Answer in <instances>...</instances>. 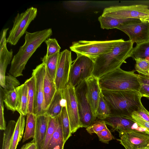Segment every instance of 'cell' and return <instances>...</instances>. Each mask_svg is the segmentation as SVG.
Wrapping results in <instances>:
<instances>
[{
	"label": "cell",
	"instance_id": "34",
	"mask_svg": "<svg viewBox=\"0 0 149 149\" xmlns=\"http://www.w3.org/2000/svg\"><path fill=\"white\" fill-rule=\"evenodd\" d=\"M136 61L135 68L139 74L149 76V60L137 58Z\"/></svg>",
	"mask_w": 149,
	"mask_h": 149
},
{
	"label": "cell",
	"instance_id": "17",
	"mask_svg": "<svg viewBox=\"0 0 149 149\" xmlns=\"http://www.w3.org/2000/svg\"><path fill=\"white\" fill-rule=\"evenodd\" d=\"M50 117L45 114L36 116V125L34 138L31 141L36 145L37 149H42Z\"/></svg>",
	"mask_w": 149,
	"mask_h": 149
},
{
	"label": "cell",
	"instance_id": "28",
	"mask_svg": "<svg viewBox=\"0 0 149 149\" xmlns=\"http://www.w3.org/2000/svg\"><path fill=\"white\" fill-rule=\"evenodd\" d=\"M130 57L134 60L137 58L149 60V40L136 44L131 51Z\"/></svg>",
	"mask_w": 149,
	"mask_h": 149
},
{
	"label": "cell",
	"instance_id": "6",
	"mask_svg": "<svg viewBox=\"0 0 149 149\" xmlns=\"http://www.w3.org/2000/svg\"><path fill=\"white\" fill-rule=\"evenodd\" d=\"M118 19H135L149 22V9L146 5L113 6L105 8L102 15Z\"/></svg>",
	"mask_w": 149,
	"mask_h": 149
},
{
	"label": "cell",
	"instance_id": "21",
	"mask_svg": "<svg viewBox=\"0 0 149 149\" xmlns=\"http://www.w3.org/2000/svg\"><path fill=\"white\" fill-rule=\"evenodd\" d=\"M101 28L103 29L117 28L122 25L131 22L140 20L135 19H118L113 17L100 16L98 18Z\"/></svg>",
	"mask_w": 149,
	"mask_h": 149
},
{
	"label": "cell",
	"instance_id": "15",
	"mask_svg": "<svg viewBox=\"0 0 149 149\" xmlns=\"http://www.w3.org/2000/svg\"><path fill=\"white\" fill-rule=\"evenodd\" d=\"M9 28L3 30L0 42V85L3 88L5 86V73L8 65L12 60L13 51L7 49L6 36Z\"/></svg>",
	"mask_w": 149,
	"mask_h": 149
},
{
	"label": "cell",
	"instance_id": "2",
	"mask_svg": "<svg viewBox=\"0 0 149 149\" xmlns=\"http://www.w3.org/2000/svg\"><path fill=\"white\" fill-rule=\"evenodd\" d=\"M102 92L111 115L132 118L133 113L143 105L141 101L142 97L139 92L102 90Z\"/></svg>",
	"mask_w": 149,
	"mask_h": 149
},
{
	"label": "cell",
	"instance_id": "5",
	"mask_svg": "<svg viewBox=\"0 0 149 149\" xmlns=\"http://www.w3.org/2000/svg\"><path fill=\"white\" fill-rule=\"evenodd\" d=\"M124 40L106 41L80 40L73 42L70 47L77 55L87 56L93 61L99 56L111 51L114 46Z\"/></svg>",
	"mask_w": 149,
	"mask_h": 149
},
{
	"label": "cell",
	"instance_id": "20",
	"mask_svg": "<svg viewBox=\"0 0 149 149\" xmlns=\"http://www.w3.org/2000/svg\"><path fill=\"white\" fill-rule=\"evenodd\" d=\"M57 90L54 80L46 71L44 81V109L45 112Z\"/></svg>",
	"mask_w": 149,
	"mask_h": 149
},
{
	"label": "cell",
	"instance_id": "26",
	"mask_svg": "<svg viewBox=\"0 0 149 149\" xmlns=\"http://www.w3.org/2000/svg\"><path fill=\"white\" fill-rule=\"evenodd\" d=\"M24 83L28 87V103L27 113H33L35 99L36 78L35 76H32L26 80Z\"/></svg>",
	"mask_w": 149,
	"mask_h": 149
},
{
	"label": "cell",
	"instance_id": "33",
	"mask_svg": "<svg viewBox=\"0 0 149 149\" xmlns=\"http://www.w3.org/2000/svg\"><path fill=\"white\" fill-rule=\"evenodd\" d=\"M58 120L59 116L54 118L50 117L42 149H46L49 142L58 126Z\"/></svg>",
	"mask_w": 149,
	"mask_h": 149
},
{
	"label": "cell",
	"instance_id": "38",
	"mask_svg": "<svg viewBox=\"0 0 149 149\" xmlns=\"http://www.w3.org/2000/svg\"><path fill=\"white\" fill-rule=\"evenodd\" d=\"M3 101V89L0 86V129L5 130L6 128V123L4 116V104Z\"/></svg>",
	"mask_w": 149,
	"mask_h": 149
},
{
	"label": "cell",
	"instance_id": "46",
	"mask_svg": "<svg viewBox=\"0 0 149 149\" xmlns=\"http://www.w3.org/2000/svg\"><path fill=\"white\" fill-rule=\"evenodd\" d=\"M138 149H149V145Z\"/></svg>",
	"mask_w": 149,
	"mask_h": 149
},
{
	"label": "cell",
	"instance_id": "14",
	"mask_svg": "<svg viewBox=\"0 0 149 149\" xmlns=\"http://www.w3.org/2000/svg\"><path fill=\"white\" fill-rule=\"evenodd\" d=\"M72 62L70 51L66 49L60 52L54 80L57 90H63L68 84Z\"/></svg>",
	"mask_w": 149,
	"mask_h": 149
},
{
	"label": "cell",
	"instance_id": "13",
	"mask_svg": "<svg viewBox=\"0 0 149 149\" xmlns=\"http://www.w3.org/2000/svg\"><path fill=\"white\" fill-rule=\"evenodd\" d=\"M46 71V65L42 63L33 70L32 75H34L36 78L33 114L36 116L45 113L44 109V81Z\"/></svg>",
	"mask_w": 149,
	"mask_h": 149
},
{
	"label": "cell",
	"instance_id": "19",
	"mask_svg": "<svg viewBox=\"0 0 149 149\" xmlns=\"http://www.w3.org/2000/svg\"><path fill=\"white\" fill-rule=\"evenodd\" d=\"M64 102L63 90H57L46 110L45 114L53 118L59 116L61 112Z\"/></svg>",
	"mask_w": 149,
	"mask_h": 149
},
{
	"label": "cell",
	"instance_id": "45",
	"mask_svg": "<svg viewBox=\"0 0 149 149\" xmlns=\"http://www.w3.org/2000/svg\"><path fill=\"white\" fill-rule=\"evenodd\" d=\"M71 3L77 6H83L85 5L87 2L85 1H70Z\"/></svg>",
	"mask_w": 149,
	"mask_h": 149
},
{
	"label": "cell",
	"instance_id": "30",
	"mask_svg": "<svg viewBox=\"0 0 149 149\" xmlns=\"http://www.w3.org/2000/svg\"><path fill=\"white\" fill-rule=\"evenodd\" d=\"M59 117L61 122L64 140L65 143L69 138L71 136L72 133L71 131L70 122L65 100L62 111Z\"/></svg>",
	"mask_w": 149,
	"mask_h": 149
},
{
	"label": "cell",
	"instance_id": "8",
	"mask_svg": "<svg viewBox=\"0 0 149 149\" xmlns=\"http://www.w3.org/2000/svg\"><path fill=\"white\" fill-rule=\"evenodd\" d=\"M94 61L84 55H77L70 69L68 83L74 87L92 75Z\"/></svg>",
	"mask_w": 149,
	"mask_h": 149
},
{
	"label": "cell",
	"instance_id": "44",
	"mask_svg": "<svg viewBox=\"0 0 149 149\" xmlns=\"http://www.w3.org/2000/svg\"><path fill=\"white\" fill-rule=\"evenodd\" d=\"M20 149H37V148L36 144L31 141L24 145Z\"/></svg>",
	"mask_w": 149,
	"mask_h": 149
},
{
	"label": "cell",
	"instance_id": "7",
	"mask_svg": "<svg viewBox=\"0 0 149 149\" xmlns=\"http://www.w3.org/2000/svg\"><path fill=\"white\" fill-rule=\"evenodd\" d=\"M37 9L33 7L27 8L21 13H18L13 21V24L6 39L7 42L15 45L25 33L31 22L36 17Z\"/></svg>",
	"mask_w": 149,
	"mask_h": 149
},
{
	"label": "cell",
	"instance_id": "29",
	"mask_svg": "<svg viewBox=\"0 0 149 149\" xmlns=\"http://www.w3.org/2000/svg\"><path fill=\"white\" fill-rule=\"evenodd\" d=\"M36 125V116L33 113L26 115V126L23 136L22 142L31 139H33L35 134Z\"/></svg>",
	"mask_w": 149,
	"mask_h": 149
},
{
	"label": "cell",
	"instance_id": "35",
	"mask_svg": "<svg viewBox=\"0 0 149 149\" xmlns=\"http://www.w3.org/2000/svg\"><path fill=\"white\" fill-rule=\"evenodd\" d=\"M47 46V52L45 56H49L59 52L61 47L55 38H48L45 41Z\"/></svg>",
	"mask_w": 149,
	"mask_h": 149
},
{
	"label": "cell",
	"instance_id": "9",
	"mask_svg": "<svg viewBox=\"0 0 149 149\" xmlns=\"http://www.w3.org/2000/svg\"><path fill=\"white\" fill-rule=\"evenodd\" d=\"M63 97L65 100L72 134L82 128L79 114L75 87L68 84L63 90Z\"/></svg>",
	"mask_w": 149,
	"mask_h": 149
},
{
	"label": "cell",
	"instance_id": "27",
	"mask_svg": "<svg viewBox=\"0 0 149 149\" xmlns=\"http://www.w3.org/2000/svg\"><path fill=\"white\" fill-rule=\"evenodd\" d=\"M18 103L17 111L24 116L27 114L28 103V87L24 83L20 85Z\"/></svg>",
	"mask_w": 149,
	"mask_h": 149
},
{
	"label": "cell",
	"instance_id": "4",
	"mask_svg": "<svg viewBox=\"0 0 149 149\" xmlns=\"http://www.w3.org/2000/svg\"><path fill=\"white\" fill-rule=\"evenodd\" d=\"M134 72L118 68L99 79L100 87L102 90L139 92L140 84Z\"/></svg>",
	"mask_w": 149,
	"mask_h": 149
},
{
	"label": "cell",
	"instance_id": "1",
	"mask_svg": "<svg viewBox=\"0 0 149 149\" xmlns=\"http://www.w3.org/2000/svg\"><path fill=\"white\" fill-rule=\"evenodd\" d=\"M52 34L50 28L33 33L26 31L25 41L13 57L9 72L16 77L23 75V70L28 61L41 44Z\"/></svg>",
	"mask_w": 149,
	"mask_h": 149
},
{
	"label": "cell",
	"instance_id": "11",
	"mask_svg": "<svg viewBox=\"0 0 149 149\" xmlns=\"http://www.w3.org/2000/svg\"><path fill=\"white\" fill-rule=\"evenodd\" d=\"M126 33L130 40L138 44L149 40V22L140 20L129 22L117 28Z\"/></svg>",
	"mask_w": 149,
	"mask_h": 149
},
{
	"label": "cell",
	"instance_id": "43",
	"mask_svg": "<svg viewBox=\"0 0 149 149\" xmlns=\"http://www.w3.org/2000/svg\"><path fill=\"white\" fill-rule=\"evenodd\" d=\"M137 76L140 84L149 85V76L141 74H137Z\"/></svg>",
	"mask_w": 149,
	"mask_h": 149
},
{
	"label": "cell",
	"instance_id": "37",
	"mask_svg": "<svg viewBox=\"0 0 149 149\" xmlns=\"http://www.w3.org/2000/svg\"><path fill=\"white\" fill-rule=\"evenodd\" d=\"M107 128L106 124L103 121L99 120H95L94 123L86 128V130L91 134L97 133Z\"/></svg>",
	"mask_w": 149,
	"mask_h": 149
},
{
	"label": "cell",
	"instance_id": "10",
	"mask_svg": "<svg viewBox=\"0 0 149 149\" xmlns=\"http://www.w3.org/2000/svg\"><path fill=\"white\" fill-rule=\"evenodd\" d=\"M79 118L82 127L87 128L95 121L86 95V85L84 80L75 87Z\"/></svg>",
	"mask_w": 149,
	"mask_h": 149
},
{
	"label": "cell",
	"instance_id": "32",
	"mask_svg": "<svg viewBox=\"0 0 149 149\" xmlns=\"http://www.w3.org/2000/svg\"><path fill=\"white\" fill-rule=\"evenodd\" d=\"M109 106L104 99L101 92L96 113V117L100 120H102L111 115Z\"/></svg>",
	"mask_w": 149,
	"mask_h": 149
},
{
	"label": "cell",
	"instance_id": "23",
	"mask_svg": "<svg viewBox=\"0 0 149 149\" xmlns=\"http://www.w3.org/2000/svg\"><path fill=\"white\" fill-rule=\"evenodd\" d=\"M65 143L59 116L58 126L51 138L46 149H63Z\"/></svg>",
	"mask_w": 149,
	"mask_h": 149
},
{
	"label": "cell",
	"instance_id": "22",
	"mask_svg": "<svg viewBox=\"0 0 149 149\" xmlns=\"http://www.w3.org/2000/svg\"><path fill=\"white\" fill-rule=\"evenodd\" d=\"M20 86L13 90L10 91L4 90L3 88V101L8 110L13 111H17Z\"/></svg>",
	"mask_w": 149,
	"mask_h": 149
},
{
	"label": "cell",
	"instance_id": "25",
	"mask_svg": "<svg viewBox=\"0 0 149 149\" xmlns=\"http://www.w3.org/2000/svg\"><path fill=\"white\" fill-rule=\"evenodd\" d=\"M60 52L47 57L45 55L42 58V63L46 67V71L51 78L54 80Z\"/></svg>",
	"mask_w": 149,
	"mask_h": 149
},
{
	"label": "cell",
	"instance_id": "42",
	"mask_svg": "<svg viewBox=\"0 0 149 149\" xmlns=\"http://www.w3.org/2000/svg\"><path fill=\"white\" fill-rule=\"evenodd\" d=\"M140 84L139 93L142 97H146L149 99V85Z\"/></svg>",
	"mask_w": 149,
	"mask_h": 149
},
{
	"label": "cell",
	"instance_id": "12",
	"mask_svg": "<svg viewBox=\"0 0 149 149\" xmlns=\"http://www.w3.org/2000/svg\"><path fill=\"white\" fill-rule=\"evenodd\" d=\"M117 140L125 149H138L149 145V134L130 129L118 132Z\"/></svg>",
	"mask_w": 149,
	"mask_h": 149
},
{
	"label": "cell",
	"instance_id": "40",
	"mask_svg": "<svg viewBox=\"0 0 149 149\" xmlns=\"http://www.w3.org/2000/svg\"><path fill=\"white\" fill-rule=\"evenodd\" d=\"M132 118L133 121L141 127L145 129V132L149 134V122L133 113Z\"/></svg>",
	"mask_w": 149,
	"mask_h": 149
},
{
	"label": "cell",
	"instance_id": "3",
	"mask_svg": "<svg viewBox=\"0 0 149 149\" xmlns=\"http://www.w3.org/2000/svg\"><path fill=\"white\" fill-rule=\"evenodd\" d=\"M133 43L130 40L125 41L115 45L112 50L99 56L95 59L92 75L99 79L103 75L118 68L125 60L133 48Z\"/></svg>",
	"mask_w": 149,
	"mask_h": 149
},
{
	"label": "cell",
	"instance_id": "18",
	"mask_svg": "<svg viewBox=\"0 0 149 149\" xmlns=\"http://www.w3.org/2000/svg\"><path fill=\"white\" fill-rule=\"evenodd\" d=\"M111 128L112 132L120 131L130 129L135 123L132 118L124 116L111 115L101 120Z\"/></svg>",
	"mask_w": 149,
	"mask_h": 149
},
{
	"label": "cell",
	"instance_id": "36",
	"mask_svg": "<svg viewBox=\"0 0 149 149\" xmlns=\"http://www.w3.org/2000/svg\"><path fill=\"white\" fill-rule=\"evenodd\" d=\"M19 81L10 73L8 74L5 77V86L3 89L6 91H10L14 90L19 86Z\"/></svg>",
	"mask_w": 149,
	"mask_h": 149
},
{
	"label": "cell",
	"instance_id": "16",
	"mask_svg": "<svg viewBox=\"0 0 149 149\" xmlns=\"http://www.w3.org/2000/svg\"><path fill=\"white\" fill-rule=\"evenodd\" d=\"M85 80L86 85V97L93 114L96 118V111L102 92L99 79L92 75Z\"/></svg>",
	"mask_w": 149,
	"mask_h": 149
},
{
	"label": "cell",
	"instance_id": "39",
	"mask_svg": "<svg viewBox=\"0 0 149 149\" xmlns=\"http://www.w3.org/2000/svg\"><path fill=\"white\" fill-rule=\"evenodd\" d=\"M96 134L99 141L104 143L108 144L109 141L114 139V137L107 128L97 133Z\"/></svg>",
	"mask_w": 149,
	"mask_h": 149
},
{
	"label": "cell",
	"instance_id": "31",
	"mask_svg": "<svg viewBox=\"0 0 149 149\" xmlns=\"http://www.w3.org/2000/svg\"><path fill=\"white\" fill-rule=\"evenodd\" d=\"M16 122L14 120L8 121L4 131L2 149H10L13 132Z\"/></svg>",
	"mask_w": 149,
	"mask_h": 149
},
{
	"label": "cell",
	"instance_id": "24",
	"mask_svg": "<svg viewBox=\"0 0 149 149\" xmlns=\"http://www.w3.org/2000/svg\"><path fill=\"white\" fill-rule=\"evenodd\" d=\"M25 124L24 116L20 114L13 132L10 149H16L19 142L23 136Z\"/></svg>",
	"mask_w": 149,
	"mask_h": 149
},
{
	"label": "cell",
	"instance_id": "41",
	"mask_svg": "<svg viewBox=\"0 0 149 149\" xmlns=\"http://www.w3.org/2000/svg\"><path fill=\"white\" fill-rule=\"evenodd\" d=\"M133 113L149 122V112L146 109L143 105L137 111L134 112Z\"/></svg>",
	"mask_w": 149,
	"mask_h": 149
}]
</instances>
